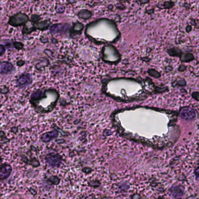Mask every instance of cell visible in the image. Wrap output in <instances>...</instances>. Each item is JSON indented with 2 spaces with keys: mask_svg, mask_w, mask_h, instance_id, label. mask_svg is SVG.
Segmentation results:
<instances>
[{
  "mask_svg": "<svg viewBox=\"0 0 199 199\" xmlns=\"http://www.w3.org/2000/svg\"><path fill=\"white\" fill-rule=\"evenodd\" d=\"M59 98L60 95L56 89H37L31 94L29 101L36 112L45 114L55 109Z\"/></svg>",
  "mask_w": 199,
  "mask_h": 199,
  "instance_id": "obj_1",
  "label": "cell"
},
{
  "mask_svg": "<svg viewBox=\"0 0 199 199\" xmlns=\"http://www.w3.org/2000/svg\"><path fill=\"white\" fill-rule=\"evenodd\" d=\"M29 21V16L24 13H17L11 16L8 21V24L13 27L24 25Z\"/></svg>",
  "mask_w": 199,
  "mask_h": 199,
  "instance_id": "obj_2",
  "label": "cell"
},
{
  "mask_svg": "<svg viewBox=\"0 0 199 199\" xmlns=\"http://www.w3.org/2000/svg\"><path fill=\"white\" fill-rule=\"evenodd\" d=\"M47 164L52 168L58 167L62 163V158L59 154L50 153L46 157Z\"/></svg>",
  "mask_w": 199,
  "mask_h": 199,
  "instance_id": "obj_3",
  "label": "cell"
},
{
  "mask_svg": "<svg viewBox=\"0 0 199 199\" xmlns=\"http://www.w3.org/2000/svg\"><path fill=\"white\" fill-rule=\"evenodd\" d=\"M69 29V25L67 23H57L53 25L50 28V33L52 35H63L66 33Z\"/></svg>",
  "mask_w": 199,
  "mask_h": 199,
  "instance_id": "obj_4",
  "label": "cell"
},
{
  "mask_svg": "<svg viewBox=\"0 0 199 199\" xmlns=\"http://www.w3.org/2000/svg\"><path fill=\"white\" fill-rule=\"evenodd\" d=\"M32 82V78L30 74L23 73L21 74L16 79V84L18 88H23Z\"/></svg>",
  "mask_w": 199,
  "mask_h": 199,
  "instance_id": "obj_5",
  "label": "cell"
},
{
  "mask_svg": "<svg viewBox=\"0 0 199 199\" xmlns=\"http://www.w3.org/2000/svg\"><path fill=\"white\" fill-rule=\"evenodd\" d=\"M12 167L10 165L4 164L0 165V180H5L9 178L12 172Z\"/></svg>",
  "mask_w": 199,
  "mask_h": 199,
  "instance_id": "obj_6",
  "label": "cell"
},
{
  "mask_svg": "<svg viewBox=\"0 0 199 199\" xmlns=\"http://www.w3.org/2000/svg\"><path fill=\"white\" fill-rule=\"evenodd\" d=\"M180 115L181 117L186 120H191L195 118L196 113L193 109L188 108H183L180 112Z\"/></svg>",
  "mask_w": 199,
  "mask_h": 199,
  "instance_id": "obj_7",
  "label": "cell"
},
{
  "mask_svg": "<svg viewBox=\"0 0 199 199\" xmlns=\"http://www.w3.org/2000/svg\"><path fill=\"white\" fill-rule=\"evenodd\" d=\"M14 68L12 63L8 62H0V74H8L11 72Z\"/></svg>",
  "mask_w": 199,
  "mask_h": 199,
  "instance_id": "obj_8",
  "label": "cell"
},
{
  "mask_svg": "<svg viewBox=\"0 0 199 199\" xmlns=\"http://www.w3.org/2000/svg\"><path fill=\"white\" fill-rule=\"evenodd\" d=\"M59 135V133L57 130H53L51 132H46V133L43 134L40 138L41 140L45 142H48L49 141H50L52 140L55 139L56 138H57Z\"/></svg>",
  "mask_w": 199,
  "mask_h": 199,
  "instance_id": "obj_9",
  "label": "cell"
},
{
  "mask_svg": "<svg viewBox=\"0 0 199 199\" xmlns=\"http://www.w3.org/2000/svg\"><path fill=\"white\" fill-rule=\"evenodd\" d=\"M36 29L35 26V23L31 21H28L24 25L22 29V33L25 35H29L36 31Z\"/></svg>",
  "mask_w": 199,
  "mask_h": 199,
  "instance_id": "obj_10",
  "label": "cell"
},
{
  "mask_svg": "<svg viewBox=\"0 0 199 199\" xmlns=\"http://www.w3.org/2000/svg\"><path fill=\"white\" fill-rule=\"evenodd\" d=\"M51 23H52L50 20H45L36 23L35 24V26L36 29L40 30L41 31H45L49 29Z\"/></svg>",
  "mask_w": 199,
  "mask_h": 199,
  "instance_id": "obj_11",
  "label": "cell"
},
{
  "mask_svg": "<svg viewBox=\"0 0 199 199\" xmlns=\"http://www.w3.org/2000/svg\"><path fill=\"white\" fill-rule=\"evenodd\" d=\"M78 16L84 19H88L91 16V12L88 10H82L78 13Z\"/></svg>",
  "mask_w": 199,
  "mask_h": 199,
  "instance_id": "obj_12",
  "label": "cell"
},
{
  "mask_svg": "<svg viewBox=\"0 0 199 199\" xmlns=\"http://www.w3.org/2000/svg\"><path fill=\"white\" fill-rule=\"evenodd\" d=\"M83 25L79 22H77L76 23H74L73 28H72V32L74 33L79 34L81 33L82 29H83Z\"/></svg>",
  "mask_w": 199,
  "mask_h": 199,
  "instance_id": "obj_13",
  "label": "cell"
},
{
  "mask_svg": "<svg viewBox=\"0 0 199 199\" xmlns=\"http://www.w3.org/2000/svg\"><path fill=\"white\" fill-rule=\"evenodd\" d=\"M194 59L193 56L191 54L188 53V54H183L182 55L181 60L182 62H191V60H193Z\"/></svg>",
  "mask_w": 199,
  "mask_h": 199,
  "instance_id": "obj_14",
  "label": "cell"
},
{
  "mask_svg": "<svg viewBox=\"0 0 199 199\" xmlns=\"http://www.w3.org/2000/svg\"><path fill=\"white\" fill-rule=\"evenodd\" d=\"M168 53L172 56H179L181 55V51L178 49H171L168 50Z\"/></svg>",
  "mask_w": 199,
  "mask_h": 199,
  "instance_id": "obj_15",
  "label": "cell"
},
{
  "mask_svg": "<svg viewBox=\"0 0 199 199\" xmlns=\"http://www.w3.org/2000/svg\"><path fill=\"white\" fill-rule=\"evenodd\" d=\"M49 182H51V183L52 184H55V185H57L60 182V180L57 177V176H53L52 177H50L49 180H48Z\"/></svg>",
  "mask_w": 199,
  "mask_h": 199,
  "instance_id": "obj_16",
  "label": "cell"
},
{
  "mask_svg": "<svg viewBox=\"0 0 199 199\" xmlns=\"http://www.w3.org/2000/svg\"><path fill=\"white\" fill-rule=\"evenodd\" d=\"M148 73L150 75L155 78H158L160 76V74L158 71H155V69H149L148 71Z\"/></svg>",
  "mask_w": 199,
  "mask_h": 199,
  "instance_id": "obj_17",
  "label": "cell"
},
{
  "mask_svg": "<svg viewBox=\"0 0 199 199\" xmlns=\"http://www.w3.org/2000/svg\"><path fill=\"white\" fill-rule=\"evenodd\" d=\"M65 10V8L64 6L61 5H57L56 7V11L57 13H61L64 12Z\"/></svg>",
  "mask_w": 199,
  "mask_h": 199,
  "instance_id": "obj_18",
  "label": "cell"
},
{
  "mask_svg": "<svg viewBox=\"0 0 199 199\" xmlns=\"http://www.w3.org/2000/svg\"><path fill=\"white\" fill-rule=\"evenodd\" d=\"M41 19L40 17L39 16V15H32V17H31V21L33 22L35 24L38 22H39V21Z\"/></svg>",
  "mask_w": 199,
  "mask_h": 199,
  "instance_id": "obj_19",
  "label": "cell"
},
{
  "mask_svg": "<svg viewBox=\"0 0 199 199\" xmlns=\"http://www.w3.org/2000/svg\"><path fill=\"white\" fill-rule=\"evenodd\" d=\"M33 160H34V158L32 159V160H30L28 164H29V165H32V166H34V167L39 166L40 165V163H39V161H38V159H36L35 161H33Z\"/></svg>",
  "mask_w": 199,
  "mask_h": 199,
  "instance_id": "obj_20",
  "label": "cell"
},
{
  "mask_svg": "<svg viewBox=\"0 0 199 199\" xmlns=\"http://www.w3.org/2000/svg\"><path fill=\"white\" fill-rule=\"evenodd\" d=\"M23 46H24L23 44L21 42H14V46L18 50H21L22 49H23Z\"/></svg>",
  "mask_w": 199,
  "mask_h": 199,
  "instance_id": "obj_21",
  "label": "cell"
},
{
  "mask_svg": "<svg viewBox=\"0 0 199 199\" xmlns=\"http://www.w3.org/2000/svg\"><path fill=\"white\" fill-rule=\"evenodd\" d=\"M5 53V47L2 45H0V56L4 55Z\"/></svg>",
  "mask_w": 199,
  "mask_h": 199,
  "instance_id": "obj_22",
  "label": "cell"
},
{
  "mask_svg": "<svg viewBox=\"0 0 199 199\" xmlns=\"http://www.w3.org/2000/svg\"><path fill=\"white\" fill-rule=\"evenodd\" d=\"M40 41L43 43H47L48 42V39L45 36H41L40 38Z\"/></svg>",
  "mask_w": 199,
  "mask_h": 199,
  "instance_id": "obj_23",
  "label": "cell"
},
{
  "mask_svg": "<svg viewBox=\"0 0 199 199\" xmlns=\"http://www.w3.org/2000/svg\"><path fill=\"white\" fill-rule=\"evenodd\" d=\"M16 64L18 66H22L25 64V62L23 60H20V61H18Z\"/></svg>",
  "mask_w": 199,
  "mask_h": 199,
  "instance_id": "obj_24",
  "label": "cell"
},
{
  "mask_svg": "<svg viewBox=\"0 0 199 199\" xmlns=\"http://www.w3.org/2000/svg\"><path fill=\"white\" fill-rule=\"evenodd\" d=\"M193 95H195V96H193V97H194L197 101H198V98H199V93H198V92L194 93Z\"/></svg>",
  "mask_w": 199,
  "mask_h": 199,
  "instance_id": "obj_25",
  "label": "cell"
},
{
  "mask_svg": "<svg viewBox=\"0 0 199 199\" xmlns=\"http://www.w3.org/2000/svg\"><path fill=\"white\" fill-rule=\"evenodd\" d=\"M184 69H185V67L183 65H182L180 67V68H179L180 71H183Z\"/></svg>",
  "mask_w": 199,
  "mask_h": 199,
  "instance_id": "obj_26",
  "label": "cell"
},
{
  "mask_svg": "<svg viewBox=\"0 0 199 199\" xmlns=\"http://www.w3.org/2000/svg\"><path fill=\"white\" fill-rule=\"evenodd\" d=\"M1 104H0V108H1Z\"/></svg>",
  "mask_w": 199,
  "mask_h": 199,
  "instance_id": "obj_27",
  "label": "cell"
}]
</instances>
